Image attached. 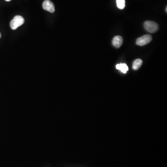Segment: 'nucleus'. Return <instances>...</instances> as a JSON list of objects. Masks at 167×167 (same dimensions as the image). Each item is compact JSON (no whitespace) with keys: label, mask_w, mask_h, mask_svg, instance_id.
Instances as JSON below:
<instances>
[{"label":"nucleus","mask_w":167,"mask_h":167,"mask_svg":"<svg viewBox=\"0 0 167 167\" xmlns=\"http://www.w3.org/2000/svg\"><path fill=\"white\" fill-rule=\"evenodd\" d=\"M116 68L118 70H120L121 72H123V74H126L127 72L129 70V68L127 66V65L123 63L116 65Z\"/></svg>","instance_id":"obj_6"},{"label":"nucleus","mask_w":167,"mask_h":167,"mask_svg":"<svg viewBox=\"0 0 167 167\" xmlns=\"http://www.w3.org/2000/svg\"><path fill=\"white\" fill-rule=\"evenodd\" d=\"M1 33H0V38H1Z\"/></svg>","instance_id":"obj_11"},{"label":"nucleus","mask_w":167,"mask_h":167,"mask_svg":"<svg viewBox=\"0 0 167 167\" xmlns=\"http://www.w3.org/2000/svg\"><path fill=\"white\" fill-rule=\"evenodd\" d=\"M123 42V39L122 37L120 36H116L113 39L112 43L113 46L116 48H119L121 47Z\"/></svg>","instance_id":"obj_5"},{"label":"nucleus","mask_w":167,"mask_h":167,"mask_svg":"<svg viewBox=\"0 0 167 167\" xmlns=\"http://www.w3.org/2000/svg\"><path fill=\"white\" fill-rule=\"evenodd\" d=\"M24 19L20 15H16L10 22V27L12 29L16 30L18 27L24 24Z\"/></svg>","instance_id":"obj_1"},{"label":"nucleus","mask_w":167,"mask_h":167,"mask_svg":"<svg viewBox=\"0 0 167 167\" xmlns=\"http://www.w3.org/2000/svg\"><path fill=\"white\" fill-rule=\"evenodd\" d=\"M116 5L118 8L123 9L125 7V0H116Z\"/></svg>","instance_id":"obj_8"},{"label":"nucleus","mask_w":167,"mask_h":167,"mask_svg":"<svg viewBox=\"0 0 167 167\" xmlns=\"http://www.w3.org/2000/svg\"><path fill=\"white\" fill-rule=\"evenodd\" d=\"M7 1H10L11 0H5Z\"/></svg>","instance_id":"obj_9"},{"label":"nucleus","mask_w":167,"mask_h":167,"mask_svg":"<svg viewBox=\"0 0 167 167\" xmlns=\"http://www.w3.org/2000/svg\"><path fill=\"white\" fill-rule=\"evenodd\" d=\"M142 60L140 59H137L134 60L132 65V68L134 70H137L140 68L142 65Z\"/></svg>","instance_id":"obj_7"},{"label":"nucleus","mask_w":167,"mask_h":167,"mask_svg":"<svg viewBox=\"0 0 167 167\" xmlns=\"http://www.w3.org/2000/svg\"><path fill=\"white\" fill-rule=\"evenodd\" d=\"M152 40V36L149 34L143 35L137 39L136 44L140 46H143L150 43Z\"/></svg>","instance_id":"obj_3"},{"label":"nucleus","mask_w":167,"mask_h":167,"mask_svg":"<svg viewBox=\"0 0 167 167\" xmlns=\"http://www.w3.org/2000/svg\"><path fill=\"white\" fill-rule=\"evenodd\" d=\"M43 9L46 10L51 13H53L55 11V7L54 4L50 0H45L42 4Z\"/></svg>","instance_id":"obj_4"},{"label":"nucleus","mask_w":167,"mask_h":167,"mask_svg":"<svg viewBox=\"0 0 167 167\" xmlns=\"http://www.w3.org/2000/svg\"><path fill=\"white\" fill-rule=\"evenodd\" d=\"M166 12H167V7H166Z\"/></svg>","instance_id":"obj_10"},{"label":"nucleus","mask_w":167,"mask_h":167,"mask_svg":"<svg viewBox=\"0 0 167 167\" xmlns=\"http://www.w3.org/2000/svg\"><path fill=\"white\" fill-rule=\"evenodd\" d=\"M145 29L150 33H154L157 32L159 29L158 24L152 21H146L144 23Z\"/></svg>","instance_id":"obj_2"}]
</instances>
